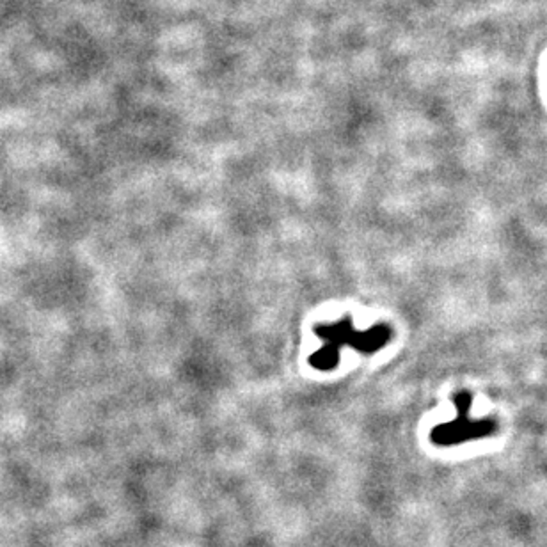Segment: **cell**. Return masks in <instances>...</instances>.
I'll return each mask as SVG.
<instances>
[{
    "instance_id": "obj_1",
    "label": "cell",
    "mask_w": 547,
    "mask_h": 547,
    "mask_svg": "<svg viewBox=\"0 0 547 547\" xmlns=\"http://www.w3.org/2000/svg\"><path fill=\"white\" fill-rule=\"evenodd\" d=\"M318 334L325 339V347L313 355L311 362L322 370H329L338 362V350L336 348L339 345L348 343L361 352H375L384 347L388 343V339L391 338L390 327H385V325L357 332L352 329L350 320H341L339 324L329 325V327H318Z\"/></svg>"
},
{
    "instance_id": "obj_2",
    "label": "cell",
    "mask_w": 547,
    "mask_h": 547,
    "mask_svg": "<svg viewBox=\"0 0 547 547\" xmlns=\"http://www.w3.org/2000/svg\"><path fill=\"white\" fill-rule=\"evenodd\" d=\"M453 402L457 407V418L453 421L434 427L430 434L432 443L437 446H455V444H462L466 441L492 436L496 432V421L490 418L473 420L469 416L471 407H473V395L467 391H460L459 395H455Z\"/></svg>"
}]
</instances>
